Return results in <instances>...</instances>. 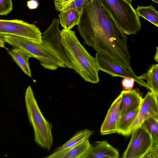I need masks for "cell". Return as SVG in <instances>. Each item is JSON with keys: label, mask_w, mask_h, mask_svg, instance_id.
Instances as JSON below:
<instances>
[{"label": "cell", "mask_w": 158, "mask_h": 158, "mask_svg": "<svg viewBox=\"0 0 158 158\" xmlns=\"http://www.w3.org/2000/svg\"><path fill=\"white\" fill-rule=\"evenodd\" d=\"M90 145L89 139H87L70 149L62 158H82Z\"/></svg>", "instance_id": "cell-21"}, {"label": "cell", "mask_w": 158, "mask_h": 158, "mask_svg": "<svg viewBox=\"0 0 158 158\" xmlns=\"http://www.w3.org/2000/svg\"><path fill=\"white\" fill-rule=\"evenodd\" d=\"M142 158H158V143H152Z\"/></svg>", "instance_id": "cell-24"}, {"label": "cell", "mask_w": 158, "mask_h": 158, "mask_svg": "<svg viewBox=\"0 0 158 158\" xmlns=\"http://www.w3.org/2000/svg\"><path fill=\"white\" fill-rule=\"evenodd\" d=\"M7 53L23 72L29 77H31L29 59L32 56L26 51L20 48L14 47L8 50Z\"/></svg>", "instance_id": "cell-15"}, {"label": "cell", "mask_w": 158, "mask_h": 158, "mask_svg": "<svg viewBox=\"0 0 158 158\" xmlns=\"http://www.w3.org/2000/svg\"><path fill=\"white\" fill-rule=\"evenodd\" d=\"M12 0H0V15H7L13 10Z\"/></svg>", "instance_id": "cell-23"}, {"label": "cell", "mask_w": 158, "mask_h": 158, "mask_svg": "<svg viewBox=\"0 0 158 158\" xmlns=\"http://www.w3.org/2000/svg\"><path fill=\"white\" fill-rule=\"evenodd\" d=\"M158 47H156V53L154 57V59L156 61L158 62Z\"/></svg>", "instance_id": "cell-29"}, {"label": "cell", "mask_w": 158, "mask_h": 158, "mask_svg": "<svg viewBox=\"0 0 158 158\" xmlns=\"http://www.w3.org/2000/svg\"><path fill=\"white\" fill-rule=\"evenodd\" d=\"M118 149L107 141H96L91 144L82 158H118Z\"/></svg>", "instance_id": "cell-12"}, {"label": "cell", "mask_w": 158, "mask_h": 158, "mask_svg": "<svg viewBox=\"0 0 158 158\" xmlns=\"http://www.w3.org/2000/svg\"><path fill=\"white\" fill-rule=\"evenodd\" d=\"M81 11L71 9L65 11H60L59 17V23L64 29L71 30L79 23Z\"/></svg>", "instance_id": "cell-16"}, {"label": "cell", "mask_w": 158, "mask_h": 158, "mask_svg": "<svg viewBox=\"0 0 158 158\" xmlns=\"http://www.w3.org/2000/svg\"><path fill=\"white\" fill-rule=\"evenodd\" d=\"M152 1H153L154 2L158 3V0H151Z\"/></svg>", "instance_id": "cell-30"}, {"label": "cell", "mask_w": 158, "mask_h": 158, "mask_svg": "<svg viewBox=\"0 0 158 158\" xmlns=\"http://www.w3.org/2000/svg\"><path fill=\"white\" fill-rule=\"evenodd\" d=\"M95 58L99 70L109 74L112 77L132 78L139 85L150 90L149 87L147 82L140 79L135 74L133 70H127L104 54L97 52Z\"/></svg>", "instance_id": "cell-9"}, {"label": "cell", "mask_w": 158, "mask_h": 158, "mask_svg": "<svg viewBox=\"0 0 158 158\" xmlns=\"http://www.w3.org/2000/svg\"><path fill=\"white\" fill-rule=\"evenodd\" d=\"M158 98L152 91L148 92L142 102L135 119L127 130L125 136L131 134L146 120L152 117H158Z\"/></svg>", "instance_id": "cell-10"}, {"label": "cell", "mask_w": 158, "mask_h": 158, "mask_svg": "<svg viewBox=\"0 0 158 158\" xmlns=\"http://www.w3.org/2000/svg\"><path fill=\"white\" fill-rule=\"evenodd\" d=\"M138 77L141 79L146 80L150 90L158 97V64L152 65L146 73Z\"/></svg>", "instance_id": "cell-17"}, {"label": "cell", "mask_w": 158, "mask_h": 158, "mask_svg": "<svg viewBox=\"0 0 158 158\" xmlns=\"http://www.w3.org/2000/svg\"><path fill=\"white\" fill-rule=\"evenodd\" d=\"M135 80L129 77H124L121 81L122 85L125 90L132 89L134 86Z\"/></svg>", "instance_id": "cell-25"}, {"label": "cell", "mask_w": 158, "mask_h": 158, "mask_svg": "<svg viewBox=\"0 0 158 158\" xmlns=\"http://www.w3.org/2000/svg\"><path fill=\"white\" fill-rule=\"evenodd\" d=\"M77 25L85 44L127 70H133L127 37L99 0H90L84 5Z\"/></svg>", "instance_id": "cell-1"}, {"label": "cell", "mask_w": 158, "mask_h": 158, "mask_svg": "<svg viewBox=\"0 0 158 158\" xmlns=\"http://www.w3.org/2000/svg\"><path fill=\"white\" fill-rule=\"evenodd\" d=\"M131 134V139L122 157L142 158L152 144V138L141 126L134 130Z\"/></svg>", "instance_id": "cell-8"}, {"label": "cell", "mask_w": 158, "mask_h": 158, "mask_svg": "<svg viewBox=\"0 0 158 158\" xmlns=\"http://www.w3.org/2000/svg\"><path fill=\"white\" fill-rule=\"evenodd\" d=\"M139 108L131 110L120 117L118 126L117 133L125 136L127 130L136 117Z\"/></svg>", "instance_id": "cell-18"}, {"label": "cell", "mask_w": 158, "mask_h": 158, "mask_svg": "<svg viewBox=\"0 0 158 158\" xmlns=\"http://www.w3.org/2000/svg\"><path fill=\"white\" fill-rule=\"evenodd\" d=\"M59 20L54 19L42 36V44L54 53L64 64V68L74 69L73 61L64 44L59 28Z\"/></svg>", "instance_id": "cell-6"}, {"label": "cell", "mask_w": 158, "mask_h": 158, "mask_svg": "<svg viewBox=\"0 0 158 158\" xmlns=\"http://www.w3.org/2000/svg\"><path fill=\"white\" fill-rule=\"evenodd\" d=\"M93 131L87 129L76 133L66 143L56 148L54 152L47 158H62L70 149L85 141L88 139Z\"/></svg>", "instance_id": "cell-13"}, {"label": "cell", "mask_w": 158, "mask_h": 158, "mask_svg": "<svg viewBox=\"0 0 158 158\" xmlns=\"http://www.w3.org/2000/svg\"><path fill=\"white\" fill-rule=\"evenodd\" d=\"M121 94L115 99L109 108L101 126L100 133L102 135L117 133L118 126L121 117Z\"/></svg>", "instance_id": "cell-11"}, {"label": "cell", "mask_w": 158, "mask_h": 158, "mask_svg": "<svg viewBox=\"0 0 158 158\" xmlns=\"http://www.w3.org/2000/svg\"><path fill=\"white\" fill-rule=\"evenodd\" d=\"M25 98L28 119L34 131L35 141L42 148L50 150L53 141L52 125L42 113L30 85L26 89Z\"/></svg>", "instance_id": "cell-3"}, {"label": "cell", "mask_w": 158, "mask_h": 158, "mask_svg": "<svg viewBox=\"0 0 158 158\" xmlns=\"http://www.w3.org/2000/svg\"><path fill=\"white\" fill-rule=\"evenodd\" d=\"M140 126L150 135L152 143H158V117H152L148 118Z\"/></svg>", "instance_id": "cell-20"}, {"label": "cell", "mask_w": 158, "mask_h": 158, "mask_svg": "<svg viewBox=\"0 0 158 158\" xmlns=\"http://www.w3.org/2000/svg\"><path fill=\"white\" fill-rule=\"evenodd\" d=\"M120 94L122 96L121 117L131 110L139 108L143 98L138 90H123Z\"/></svg>", "instance_id": "cell-14"}, {"label": "cell", "mask_w": 158, "mask_h": 158, "mask_svg": "<svg viewBox=\"0 0 158 158\" xmlns=\"http://www.w3.org/2000/svg\"><path fill=\"white\" fill-rule=\"evenodd\" d=\"M5 42L0 35V47L2 48H5L4 44Z\"/></svg>", "instance_id": "cell-28"}, {"label": "cell", "mask_w": 158, "mask_h": 158, "mask_svg": "<svg viewBox=\"0 0 158 158\" xmlns=\"http://www.w3.org/2000/svg\"><path fill=\"white\" fill-rule=\"evenodd\" d=\"M90 0H73L61 8L59 11H65L74 9L81 11L83 6Z\"/></svg>", "instance_id": "cell-22"}, {"label": "cell", "mask_w": 158, "mask_h": 158, "mask_svg": "<svg viewBox=\"0 0 158 158\" xmlns=\"http://www.w3.org/2000/svg\"><path fill=\"white\" fill-rule=\"evenodd\" d=\"M8 35L29 39L42 43V34L35 25L22 20L0 19V35Z\"/></svg>", "instance_id": "cell-7"}, {"label": "cell", "mask_w": 158, "mask_h": 158, "mask_svg": "<svg viewBox=\"0 0 158 158\" xmlns=\"http://www.w3.org/2000/svg\"><path fill=\"white\" fill-rule=\"evenodd\" d=\"M126 35L137 33L141 29L139 17L127 0H99Z\"/></svg>", "instance_id": "cell-4"}, {"label": "cell", "mask_w": 158, "mask_h": 158, "mask_svg": "<svg viewBox=\"0 0 158 158\" xmlns=\"http://www.w3.org/2000/svg\"><path fill=\"white\" fill-rule=\"evenodd\" d=\"M135 10L139 17L143 18L158 27V12L152 6H142L138 5Z\"/></svg>", "instance_id": "cell-19"}, {"label": "cell", "mask_w": 158, "mask_h": 158, "mask_svg": "<svg viewBox=\"0 0 158 158\" xmlns=\"http://www.w3.org/2000/svg\"><path fill=\"white\" fill-rule=\"evenodd\" d=\"M128 1H129L131 3L133 0H127Z\"/></svg>", "instance_id": "cell-31"}, {"label": "cell", "mask_w": 158, "mask_h": 158, "mask_svg": "<svg viewBox=\"0 0 158 158\" xmlns=\"http://www.w3.org/2000/svg\"><path fill=\"white\" fill-rule=\"evenodd\" d=\"M73 0H54L55 9L58 11Z\"/></svg>", "instance_id": "cell-26"}, {"label": "cell", "mask_w": 158, "mask_h": 158, "mask_svg": "<svg viewBox=\"0 0 158 158\" xmlns=\"http://www.w3.org/2000/svg\"><path fill=\"white\" fill-rule=\"evenodd\" d=\"M27 6L30 9H35L39 6V3L36 0H30L27 2Z\"/></svg>", "instance_id": "cell-27"}, {"label": "cell", "mask_w": 158, "mask_h": 158, "mask_svg": "<svg viewBox=\"0 0 158 158\" xmlns=\"http://www.w3.org/2000/svg\"><path fill=\"white\" fill-rule=\"evenodd\" d=\"M0 35L5 42L13 47L24 50L32 57L38 59L40 64L44 68L55 70L59 67L64 68V64L57 56L41 43L24 37L5 34Z\"/></svg>", "instance_id": "cell-5"}, {"label": "cell", "mask_w": 158, "mask_h": 158, "mask_svg": "<svg viewBox=\"0 0 158 158\" xmlns=\"http://www.w3.org/2000/svg\"><path fill=\"white\" fill-rule=\"evenodd\" d=\"M60 31L64 44L73 61L75 72L86 81L98 83L99 70L96 58L81 44L75 31L64 29Z\"/></svg>", "instance_id": "cell-2"}]
</instances>
